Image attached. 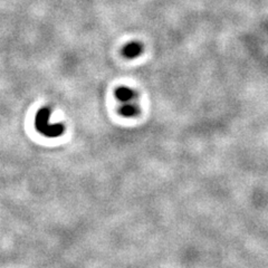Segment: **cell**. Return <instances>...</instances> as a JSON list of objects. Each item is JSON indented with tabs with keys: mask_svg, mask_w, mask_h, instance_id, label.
Masks as SVG:
<instances>
[{
	"mask_svg": "<svg viewBox=\"0 0 268 268\" xmlns=\"http://www.w3.org/2000/svg\"><path fill=\"white\" fill-rule=\"evenodd\" d=\"M50 119V109L48 106H44L35 116V127L40 134L46 138H60L64 134L65 126L63 123H49Z\"/></svg>",
	"mask_w": 268,
	"mask_h": 268,
	"instance_id": "1",
	"label": "cell"
},
{
	"mask_svg": "<svg viewBox=\"0 0 268 268\" xmlns=\"http://www.w3.org/2000/svg\"><path fill=\"white\" fill-rule=\"evenodd\" d=\"M143 51H144V46L141 42L138 40H132L126 44L121 49V55L126 58V60H135V58L140 57Z\"/></svg>",
	"mask_w": 268,
	"mask_h": 268,
	"instance_id": "2",
	"label": "cell"
},
{
	"mask_svg": "<svg viewBox=\"0 0 268 268\" xmlns=\"http://www.w3.org/2000/svg\"><path fill=\"white\" fill-rule=\"evenodd\" d=\"M114 96L116 100L121 103V104H123V103L138 102V98H139L138 92L128 86L116 87L114 91Z\"/></svg>",
	"mask_w": 268,
	"mask_h": 268,
	"instance_id": "3",
	"label": "cell"
},
{
	"mask_svg": "<svg viewBox=\"0 0 268 268\" xmlns=\"http://www.w3.org/2000/svg\"><path fill=\"white\" fill-rule=\"evenodd\" d=\"M141 109L140 105L138 104V102H131V103H123V104H120L119 106V113L123 117H127V119H131V117H137L140 114Z\"/></svg>",
	"mask_w": 268,
	"mask_h": 268,
	"instance_id": "4",
	"label": "cell"
}]
</instances>
